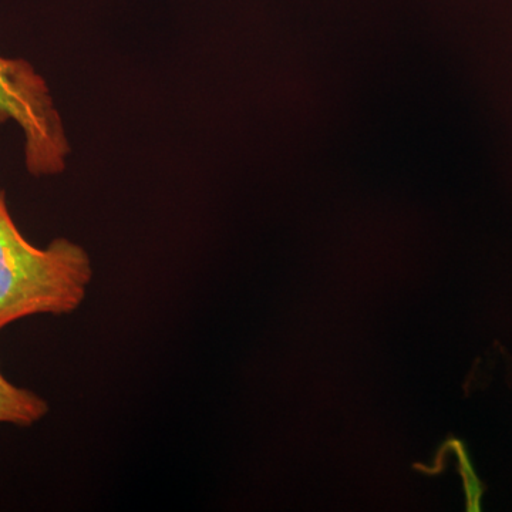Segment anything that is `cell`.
Returning a JSON list of instances; mask_svg holds the SVG:
<instances>
[{"label":"cell","instance_id":"6da1fadb","mask_svg":"<svg viewBox=\"0 0 512 512\" xmlns=\"http://www.w3.org/2000/svg\"><path fill=\"white\" fill-rule=\"evenodd\" d=\"M93 281L89 252L67 238L37 248L23 237L0 188V332L20 319L76 312Z\"/></svg>","mask_w":512,"mask_h":512},{"label":"cell","instance_id":"7a4b0ae2","mask_svg":"<svg viewBox=\"0 0 512 512\" xmlns=\"http://www.w3.org/2000/svg\"><path fill=\"white\" fill-rule=\"evenodd\" d=\"M9 120L25 134L30 175L52 177L66 170L70 144L46 80L28 60L0 56V126Z\"/></svg>","mask_w":512,"mask_h":512},{"label":"cell","instance_id":"3957f363","mask_svg":"<svg viewBox=\"0 0 512 512\" xmlns=\"http://www.w3.org/2000/svg\"><path fill=\"white\" fill-rule=\"evenodd\" d=\"M49 410L42 396L16 386L0 372V423L30 427L45 419Z\"/></svg>","mask_w":512,"mask_h":512}]
</instances>
